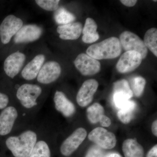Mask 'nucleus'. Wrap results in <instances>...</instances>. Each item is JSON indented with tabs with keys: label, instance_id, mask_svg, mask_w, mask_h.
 <instances>
[{
	"label": "nucleus",
	"instance_id": "1",
	"mask_svg": "<svg viewBox=\"0 0 157 157\" xmlns=\"http://www.w3.org/2000/svg\"><path fill=\"white\" fill-rule=\"evenodd\" d=\"M43 126H27L7 137L5 144L14 157H29L39 139Z\"/></svg>",
	"mask_w": 157,
	"mask_h": 157
},
{
	"label": "nucleus",
	"instance_id": "32",
	"mask_svg": "<svg viewBox=\"0 0 157 157\" xmlns=\"http://www.w3.org/2000/svg\"><path fill=\"white\" fill-rule=\"evenodd\" d=\"M100 124L102 126L104 127H108L111 124V120L108 117L105 115H103L101 117L100 120Z\"/></svg>",
	"mask_w": 157,
	"mask_h": 157
},
{
	"label": "nucleus",
	"instance_id": "13",
	"mask_svg": "<svg viewBox=\"0 0 157 157\" xmlns=\"http://www.w3.org/2000/svg\"><path fill=\"white\" fill-rule=\"evenodd\" d=\"M98 86V82L94 79H88L82 83L76 98L77 104L80 107H86L92 101Z\"/></svg>",
	"mask_w": 157,
	"mask_h": 157
},
{
	"label": "nucleus",
	"instance_id": "19",
	"mask_svg": "<svg viewBox=\"0 0 157 157\" xmlns=\"http://www.w3.org/2000/svg\"><path fill=\"white\" fill-rule=\"evenodd\" d=\"M125 157H144V150L136 140L128 139L124 141L122 146Z\"/></svg>",
	"mask_w": 157,
	"mask_h": 157
},
{
	"label": "nucleus",
	"instance_id": "15",
	"mask_svg": "<svg viewBox=\"0 0 157 157\" xmlns=\"http://www.w3.org/2000/svg\"><path fill=\"white\" fill-rule=\"evenodd\" d=\"M42 33V28L36 25L22 26L14 36V41L16 44L34 42L39 39Z\"/></svg>",
	"mask_w": 157,
	"mask_h": 157
},
{
	"label": "nucleus",
	"instance_id": "6",
	"mask_svg": "<svg viewBox=\"0 0 157 157\" xmlns=\"http://www.w3.org/2000/svg\"><path fill=\"white\" fill-rule=\"evenodd\" d=\"M87 132L84 128H76L62 142L59 149L61 154L66 157L73 154L84 141Z\"/></svg>",
	"mask_w": 157,
	"mask_h": 157
},
{
	"label": "nucleus",
	"instance_id": "18",
	"mask_svg": "<svg viewBox=\"0 0 157 157\" xmlns=\"http://www.w3.org/2000/svg\"><path fill=\"white\" fill-rule=\"evenodd\" d=\"M45 60V56L43 55H38L35 57L23 69L21 73L23 78L31 81L37 78Z\"/></svg>",
	"mask_w": 157,
	"mask_h": 157
},
{
	"label": "nucleus",
	"instance_id": "21",
	"mask_svg": "<svg viewBox=\"0 0 157 157\" xmlns=\"http://www.w3.org/2000/svg\"><path fill=\"white\" fill-rule=\"evenodd\" d=\"M144 45L157 56V29L152 28L148 29L145 33L144 37Z\"/></svg>",
	"mask_w": 157,
	"mask_h": 157
},
{
	"label": "nucleus",
	"instance_id": "5",
	"mask_svg": "<svg viewBox=\"0 0 157 157\" xmlns=\"http://www.w3.org/2000/svg\"><path fill=\"white\" fill-rule=\"evenodd\" d=\"M119 41L121 48L127 51H135L140 53L142 59H144L147 56V48L144 42L136 34L124 31L121 34Z\"/></svg>",
	"mask_w": 157,
	"mask_h": 157
},
{
	"label": "nucleus",
	"instance_id": "29",
	"mask_svg": "<svg viewBox=\"0 0 157 157\" xmlns=\"http://www.w3.org/2000/svg\"><path fill=\"white\" fill-rule=\"evenodd\" d=\"M104 154L99 146H93L89 150L85 157H103Z\"/></svg>",
	"mask_w": 157,
	"mask_h": 157
},
{
	"label": "nucleus",
	"instance_id": "7",
	"mask_svg": "<svg viewBox=\"0 0 157 157\" xmlns=\"http://www.w3.org/2000/svg\"><path fill=\"white\" fill-rule=\"evenodd\" d=\"M50 128L43 126L39 139L29 157H51L53 137Z\"/></svg>",
	"mask_w": 157,
	"mask_h": 157
},
{
	"label": "nucleus",
	"instance_id": "30",
	"mask_svg": "<svg viewBox=\"0 0 157 157\" xmlns=\"http://www.w3.org/2000/svg\"><path fill=\"white\" fill-rule=\"evenodd\" d=\"M100 38L98 32L94 34H84L82 36V41L87 44H90L96 42Z\"/></svg>",
	"mask_w": 157,
	"mask_h": 157
},
{
	"label": "nucleus",
	"instance_id": "27",
	"mask_svg": "<svg viewBox=\"0 0 157 157\" xmlns=\"http://www.w3.org/2000/svg\"><path fill=\"white\" fill-rule=\"evenodd\" d=\"M131 99L128 96L123 93H116L113 94V101L116 107L120 109L124 107Z\"/></svg>",
	"mask_w": 157,
	"mask_h": 157
},
{
	"label": "nucleus",
	"instance_id": "2",
	"mask_svg": "<svg viewBox=\"0 0 157 157\" xmlns=\"http://www.w3.org/2000/svg\"><path fill=\"white\" fill-rule=\"evenodd\" d=\"M16 88L18 107L30 120L42 107L39 100L42 93V88L38 85L31 83H24Z\"/></svg>",
	"mask_w": 157,
	"mask_h": 157
},
{
	"label": "nucleus",
	"instance_id": "22",
	"mask_svg": "<svg viewBox=\"0 0 157 157\" xmlns=\"http://www.w3.org/2000/svg\"><path fill=\"white\" fill-rule=\"evenodd\" d=\"M54 18L57 23L64 25L73 22L76 17L63 7L59 8L55 12Z\"/></svg>",
	"mask_w": 157,
	"mask_h": 157
},
{
	"label": "nucleus",
	"instance_id": "16",
	"mask_svg": "<svg viewBox=\"0 0 157 157\" xmlns=\"http://www.w3.org/2000/svg\"><path fill=\"white\" fill-rule=\"evenodd\" d=\"M54 107L58 112L66 118L73 117L76 112V108L73 102L69 100L64 93L56 90L53 97Z\"/></svg>",
	"mask_w": 157,
	"mask_h": 157
},
{
	"label": "nucleus",
	"instance_id": "28",
	"mask_svg": "<svg viewBox=\"0 0 157 157\" xmlns=\"http://www.w3.org/2000/svg\"><path fill=\"white\" fill-rule=\"evenodd\" d=\"M98 25L94 19L91 18H87L86 19L85 25L82 28L83 35L87 34H94L97 33Z\"/></svg>",
	"mask_w": 157,
	"mask_h": 157
},
{
	"label": "nucleus",
	"instance_id": "31",
	"mask_svg": "<svg viewBox=\"0 0 157 157\" xmlns=\"http://www.w3.org/2000/svg\"><path fill=\"white\" fill-rule=\"evenodd\" d=\"M10 100L6 94L0 92V110H2L9 105Z\"/></svg>",
	"mask_w": 157,
	"mask_h": 157
},
{
	"label": "nucleus",
	"instance_id": "33",
	"mask_svg": "<svg viewBox=\"0 0 157 157\" xmlns=\"http://www.w3.org/2000/svg\"><path fill=\"white\" fill-rule=\"evenodd\" d=\"M120 2L124 6L131 7L135 6L137 1L136 0H121Z\"/></svg>",
	"mask_w": 157,
	"mask_h": 157
},
{
	"label": "nucleus",
	"instance_id": "26",
	"mask_svg": "<svg viewBox=\"0 0 157 157\" xmlns=\"http://www.w3.org/2000/svg\"><path fill=\"white\" fill-rule=\"evenodd\" d=\"M59 0H36V2L39 7L48 11H56L59 8Z\"/></svg>",
	"mask_w": 157,
	"mask_h": 157
},
{
	"label": "nucleus",
	"instance_id": "3",
	"mask_svg": "<svg viewBox=\"0 0 157 157\" xmlns=\"http://www.w3.org/2000/svg\"><path fill=\"white\" fill-rule=\"evenodd\" d=\"M29 121L18 105H9L0 113V136L8 137L16 133L29 125Z\"/></svg>",
	"mask_w": 157,
	"mask_h": 157
},
{
	"label": "nucleus",
	"instance_id": "10",
	"mask_svg": "<svg viewBox=\"0 0 157 157\" xmlns=\"http://www.w3.org/2000/svg\"><path fill=\"white\" fill-rule=\"evenodd\" d=\"M76 69L83 76H92L99 73L101 65L98 60L85 53L78 55L74 61Z\"/></svg>",
	"mask_w": 157,
	"mask_h": 157
},
{
	"label": "nucleus",
	"instance_id": "12",
	"mask_svg": "<svg viewBox=\"0 0 157 157\" xmlns=\"http://www.w3.org/2000/svg\"><path fill=\"white\" fill-rule=\"evenodd\" d=\"M61 73V68L58 63L48 61L42 66L37 77V81L42 84L48 85L57 80Z\"/></svg>",
	"mask_w": 157,
	"mask_h": 157
},
{
	"label": "nucleus",
	"instance_id": "34",
	"mask_svg": "<svg viewBox=\"0 0 157 157\" xmlns=\"http://www.w3.org/2000/svg\"><path fill=\"white\" fill-rule=\"evenodd\" d=\"M147 157H157V145H155L147 153Z\"/></svg>",
	"mask_w": 157,
	"mask_h": 157
},
{
	"label": "nucleus",
	"instance_id": "25",
	"mask_svg": "<svg viewBox=\"0 0 157 157\" xmlns=\"http://www.w3.org/2000/svg\"><path fill=\"white\" fill-rule=\"evenodd\" d=\"M145 78L141 76H137L134 78L132 90L133 94L137 97H140L142 94L146 85Z\"/></svg>",
	"mask_w": 157,
	"mask_h": 157
},
{
	"label": "nucleus",
	"instance_id": "14",
	"mask_svg": "<svg viewBox=\"0 0 157 157\" xmlns=\"http://www.w3.org/2000/svg\"><path fill=\"white\" fill-rule=\"evenodd\" d=\"M25 59L24 54L19 51L9 56L4 62V69L6 75L14 78L21 70Z\"/></svg>",
	"mask_w": 157,
	"mask_h": 157
},
{
	"label": "nucleus",
	"instance_id": "37",
	"mask_svg": "<svg viewBox=\"0 0 157 157\" xmlns=\"http://www.w3.org/2000/svg\"><path fill=\"white\" fill-rule=\"evenodd\" d=\"M154 1V2H157V1Z\"/></svg>",
	"mask_w": 157,
	"mask_h": 157
},
{
	"label": "nucleus",
	"instance_id": "8",
	"mask_svg": "<svg viewBox=\"0 0 157 157\" xmlns=\"http://www.w3.org/2000/svg\"><path fill=\"white\" fill-rule=\"evenodd\" d=\"M23 24L22 20L14 15H9L0 25V38L2 43L8 44L11 38L16 35Z\"/></svg>",
	"mask_w": 157,
	"mask_h": 157
},
{
	"label": "nucleus",
	"instance_id": "36",
	"mask_svg": "<svg viewBox=\"0 0 157 157\" xmlns=\"http://www.w3.org/2000/svg\"><path fill=\"white\" fill-rule=\"evenodd\" d=\"M103 157H122L118 153L115 152L109 153L106 155H104Z\"/></svg>",
	"mask_w": 157,
	"mask_h": 157
},
{
	"label": "nucleus",
	"instance_id": "17",
	"mask_svg": "<svg viewBox=\"0 0 157 157\" xmlns=\"http://www.w3.org/2000/svg\"><path fill=\"white\" fill-rule=\"evenodd\" d=\"M82 24L80 22H72L68 24L59 26L57 32L59 34V38L65 40H74L80 37L82 33Z\"/></svg>",
	"mask_w": 157,
	"mask_h": 157
},
{
	"label": "nucleus",
	"instance_id": "23",
	"mask_svg": "<svg viewBox=\"0 0 157 157\" xmlns=\"http://www.w3.org/2000/svg\"><path fill=\"white\" fill-rule=\"evenodd\" d=\"M104 112V108L102 105L99 103H94L86 110L88 119L91 123H97L100 121Z\"/></svg>",
	"mask_w": 157,
	"mask_h": 157
},
{
	"label": "nucleus",
	"instance_id": "4",
	"mask_svg": "<svg viewBox=\"0 0 157 157\" xmlns=\"http://www.w3.org/2000/svg\"><path fill=\"white\" fill-rule=\"evenodd\" d=\"M121 50L119 39L111 37L90 45L86 52L88 55L98 60L115 59L120 55Z\"/></svg>",
	"mask_w": 157,
	"mask_h": 157
},
{
	"label": "nucleus",
	"instance_id": "9",
	"mask_svg": "<svg viewBox=\"0 0 157 157\" xmlns=\"http://www.w3.org/2000/svg\"><path fill=\"white\" fill-rule=\"evenodd\" d=\"M88 138L99 147L105 149H110L116 145L117 139L114 134L100 127L94 129L90 132Z\"/></svg>",
	"mask_w": 157,
	"mask_h": 157
},
{
	"label": "nucleus",
	"instance_id": "35",
	"mask_svg": "<svg viewBox=\"0 0 157 157\" xmlns=\"http://www.w3.org/2000/svg\"><path fill=\"white\" fill-rule=\"evenodd\" d=\"M152 132L153 134H154L157 137V120L155 121L153 123L151 126Z\"/></svg>",
	"mask_w": 157,
	"mask_h": 157
},
{
	"label": "nucleus",
	"instance_id": "24",
	"mask_svg": "<svg viewBox=\"0 0 157 157\" xmlns=\"http://www.w3.org/2000/svg\"><path fill=\"white\" fill-rule=\"evenodd\" d=\"M116 93H123L131 98L133 94L128 82L125 79H122L113 84V94Z\"/></svg>",
	"mask_w": 157,
	"mask_h": 157
},
{
	"label": "nucleus",
	"instance_id": "20",
	"mask_svg": "<svg viewBox=\"0 0 157 157\" xmlns=\"http://www.w3.org/2000/svg\"><path fill=\"white\" fill-rule=\"evenodd\" d=\"M136 108L137 105L135 102L129 101L124 107L119 109L118 111V117L123 123H129L134 117Z\"/></svg>",
	"mask_w": 157,
	"mask_h": 157
},
{
	"label": "nucleus",
	"instance_id": "11",
	"mask_svg": "<svg viewBox=\"0 0 157 157\" xmlns=\"http://www.w3.org/2000/svg\"><path fill=\"white\" fill-rule=\"evenodd\" d=\"M142 59L140 54L137 52H126L121 56L117 63V70L121 73L132 72L139 67Z\"/></svg>",
	"mask_w": 157,
	"mask_h": 157
}]
</instances>
